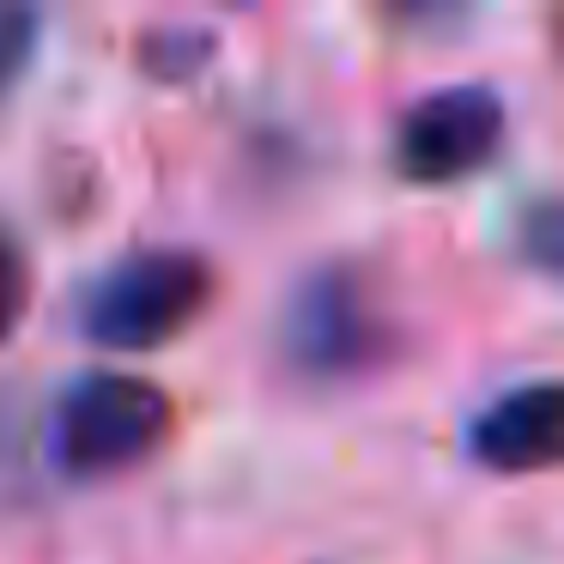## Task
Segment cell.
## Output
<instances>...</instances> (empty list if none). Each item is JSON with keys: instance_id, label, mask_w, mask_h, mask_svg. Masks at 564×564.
I'll use <instances>...</instances> for the list:
<instances>
[{"instance_id": "277c9868", "label": "cell", "mask_w": 564, "mask_h": 564, "mask_svg": "<svg viewBox=\"0 0 564 564\" xmlns=\"http://www.w3.org/2000/svg\"><path fill=\"white\" fill-rule=\"evenodd\" d=\"M503 128H510V116L491 86H437L419 104H406V116L394 122V176L419 188L462 183L498 159Z\"/></svg>"}, {"instance_id": "5b68a950", "label": "cell", "mask_w": 564, "mask_h": 564, "mask_svg": "<svg viewBox=\"0 0 564 564\" xmlns=\"http://www.w3.org/2000/svg\"><path fill=\"white\" fill-rule=\"evenodd\" d=\"M467 455L491 474H546L564 455V389L552 377H534L522 389L498 394L467 425Z\"/></svg>"}, {"instance_id": "6da1fadb", "label": "cell", "mask_w": 564, "mask_h": 564, "mask_svg": "<svg viewBox=\"0 0 564 564\" xmlns=\"http://www.w3.org/2000/svg\"><path fill=\"white\" fill-rule=\"evenodd\" d=\"M219 273L195 249H140L104 268L79 297V328L110 352H152L207 316Z\"/></svg>"}, {"instance_id": "3957f363", "label": "cell", "mask_w": 564, "mask_h": 564, "mask_svg": "<svg viewBox=\"0 0 564 564\" xmlns=\"http://www.w3.org/2000/svg\"><path fill=\"white\" fill-rule=\"evenodd\" d=\"M280 346L292 358V370L334 382V377H365L370 365H382L394 346V328L382 322V304L370 292L365 268L328 261V268H310L297 280L292 304L280 316Z\"/></svg>"}, {"instance_id": "9c48e42d", "label": "cell", "mask_w": 564, "mask_h": 564, "mask_svg": "<svg viewBox=\"0 0 564 564\" xmlns=\"http://www.w3.org/2000/svg\"><path fill=\"white\" fill-rule=\"evenodd\" d=\"M528 243H534V256L552 268V256H558V207H552V200L534 207V237H528Z\"/></svg>"}, {"instance_id": "8992f818", "label": "cell", "mask_w": 564, "mask_h": 564, "mask_svg": "<svg viewBox=\"0 0 564 564\" xmlns=\"http://www.w3.org/2000/svg\"><path fill=\"white\" fill-rule=\"evenodd\" d=\"M213 62V37L207 31H147L140 37V67H147L152 79H188L200 74V67Z\"/></svg>"}, {"instance_id": "ba28073f", "label": "cell", "mask_w": 564, "mask_h": 564, "mask_svg": "<svg viewBox=\"0 0 564 564\" xmlns=\"http://www.w3.org/2000/svg\"><path fill=\"white\" fill-rule=\"evenodd\" d=\"M25 304H31V268H25V256L0 237V346L13 340Z\"/></svg>"}, {"instance_id": "7a4b0ae2", "label": "cell", "mask_w": 564, "mask_h": 564, "mask_svg": "<svg viewBox=\"0 0 564 564\" xmlns=\"http://www.w3.org/2000/svg\"><path fill=\"white\" fill-rule=\"evenodd\" d=\"M176 431V401L152 377L128 370H91L55 401L50 455L67 479H110L147 462Z\"/></svg>"}, {"instance_id": "52a82bcc", "label": "cell", "mask_w": 564, "mask_h": 564, "mask_svg": "<svg viewBox=\"0 0 564 564\" xmlns=\"http://www.w3.org/2000/svg\"><path fill=\"white\" fill-rule=\"evenodd\" d=\"M37 55V13L31 7H0V91H13V79Z\"/></svg>"}]
</instances>
